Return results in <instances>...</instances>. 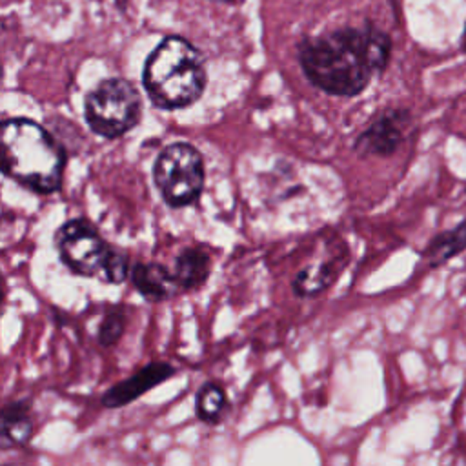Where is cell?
<instances>
[{"mask_svg":"<svg viewBox=\"0 0 466 466\" xmlns=\"http://www.w3.org/2000/svg\"><path fill=\"white\" fill-rule=\"evenodd\" d=\"M391 42L386 33L366 27H342L306 38L299 62L306 78L333 96H355L390 62Z\"/></svg>","mask_w":466,"mask_h":466,"instance_id":"cell-1","label":"cell"},{"mask_svg":"<svg viewBox=\"0 0 466 466\" xmlns=\"http://www.w3.org/2000/svg\"><path fill=\"white\" fill-rule=\"evenodd\" d=\"M2 173L38 195L62 187L64 146L38 122L5 118L2 122Z\"/></svg>","mask_w":466,"mask_h":466,"instance_id":"cell-2","label":"cell"},{"mask_svg":"<svg viewBox=\"0 0 466 466\" xmlns=\"http://www.w3.org/2000/svg\"><path fill=\"white\" fill-rule=\"evenodd\" d=\"M208 84L204 58L182 36H166L146 58L142 86L160 109H182L195 104Z\"/></svg>","mask_w":466,"mask_h":466,"instance_id":"cell-3","label":"cell"},{"mask_svg":"<svg viewBox=\"0 0 466 466\" xmlns=\"http://www.w3.org/2000/svg\"><path fill=\"white\" fill-rule=\"evenodd\" d=\"M55 248L64 266L78 277L120 284L131 273L127 255L113 249L86 218L64 222L55 233Z\"/></svg>","mask_w":466,"mask_h":466,"instance_id":"cell-4","label":"cell"},{"mask_svg":"<svg viewBox=\"0 0 466 466\" xmlns=\"http://www.w3.org/2000/svg\"><path fill=\"white\" fill-rule=\"evenodd\" d=\"M142 115L138 89L126 78H106L95 86L84 102V118L89 129L107 140L131 131Z\"/></svg>","mask_w":466,"mask_h":466,"instance_id":"cell-5","label":"cell"},{"mask_svg":"<svg viewBox=\"0 0 466 466\" xmlns=\"http://www.w3.org/2000/svg\"><path fill=\"white\" fill-rule=\"evenodd\" d=\"M153 180L169 208L195 204L206 184V167L200 151L189 142L166 146L153 164Z\"/></svg>","mask_w":466,"mask_h":466,"instance_id":"cell-6","label":"cell"},{"mask_svg":"<svg viewBox=\"0 0 466 466\" xmlns=\"http://www.w3.org/2000/svg\"><path fill=\"white\" fill-rule=\"evenodd\" d=\"M410 120H411V115L408 109H399V107L393 109L391 107V109L382 111L355 138L353 151L360 158L393 155L404 140L406 127H408Z\"/></svg>","mask_w":466,"mask_h":466,"instance_id":"cell-7","label":"cell"},{"mask_svg":"<svg viewBox=\"0 0 466 466\" xmlns=\"http://www.w3.org/2000/svg\"><path fill=\"white\" fill-rule=\"evenodd\" d=\"M175 373V368L167 362H151L138 370L135 375L113 384L100 399L104 408H122L142 393L153 390L160 382L167 380Z\"/></svg>","mask_w":466,"mask_h":466,"instance_id":"cell-8","label":"cell"},{"mask_svg":"<svg viewBox=\"0 0 466 466\" xmlns=\"http://www.w3.org/2000/svg\"><path fill=\"white\" fill-rule=\"evenodd\" d=\"M129 277L135 289L149 302H162L178 289L175 273L158 262H137Z\"/></svg>","mask_w":466,"mask_h":466,"instance_id":"cell-9","label":"cell"},{"mask_svg":"<svg viewBox=\"0 0 466 466\" xmlns=\"http://www.w3.org/2000/svg\"><path fill=\"white\" fill-rule=\"evenodd\" d=\"M33 435L31 402L27 399L11 400L2 408L0 441L2 448L25 444Z\"/></svg>","mask_w":466,"mask_h":466,"instance_id":"cell-10","label":"cell"},{"mask_svg":"<svg viewBox=\"0 0 466 466\" xmlns=\"http://www.w3.org/2000/svg\"><path fill=\"white\" fill-rule=\"evenodd\" d=\"M211 271V257L204 248H184L175 258V279L180 289L200 288Z\"/></svg>","mask_w":466,"mask_h":466,"instance_id":"cell-11","label":"cell"},{"mask_svg":"<svg viewBox=\"0 0 466 466\" xmlns=\"http://www.w3.org/2000/svg\"><path fill=\"white\" fill-rule=\"evenodd\" d=\"M464 249H466V222L435 235L424 248L422 258L428 266L437 268L446 264L450 258L462 253Z\"/></svg>","mask_w":466,"mask_h":466,"instance_id":"cell-12","label":"cell"},{"mask_svg":"<svg viewBox=\"0 0 466 466\" xmlns=\"http://www.w3.org/2000/svg\"><path fill=\"white\" fill-rule=\"evenodd\" d=\"M337 273L339 269L331 260L313 262L295 275L291 288L299 297H313L322 293L337 279Z\"/></svg>","mask_w":466,"mask_h":466,"instance_id":"cell-13","label":"cell"},{"mask_svg":"<svg viewBox=\"0 0 466 466\" xmlns=\"http://www.w3.org/2000/svg\"><path fill=\"white\" fill-rule=\"evenodd\" d=\"M228 410V397L220 384L206 382L195 397V413L206 424H217Z\"/></svg>","mask_w":466,"mask_h":466,"instance_id":"cell-14","label":"cell"},{"mask_svg":"<svg viewBox=\"0 0 466 466\" xmlns=\"http://www.w3.org/2000/svg\"><path fill=\"white\" fill-rule=\"evenodd\" d=\"M124 328H126V311H124V308H120V306L111 308L104 315V319L98 326V333H96L98 344L104 346V348L115 346L120 340V337L124 333Z\"/></svg>","mask_w":466,"mask_h":466,"instance_id":"cell-15","label":"cell"},{"mask_svg":"<svg viewBox=\"0 0 466 466\" xmlns=\"http://www.w3.org/2000/svg\"><path fill=\"white\" fill-rule=\"evenodd\" d=\"M462 49L466 51V25H464V33H462Z\"/></svg>","mask_w":466,"mask_h":466,"instance_id":"cell-16","label":"cell"},{"mask_svg":"<svg viewBox=\"0 0 466 466\" xmlns=\"http://www.w3.org/2000/svg\"><path fill=\"white\" fill-rule=\"evenodd\" d=\"M218 2H231V0H218Z\"/></svg>","mask_w":466,"mask_h":466,"instance_id":"cell-17","label":"cell"}]
</instances>
